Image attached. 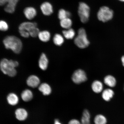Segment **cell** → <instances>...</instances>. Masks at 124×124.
Listing matches in <instances>:
<instances>
[{
	"label": "cell",
	"instance_id": "1",
	"mask_svg": "<svg viewBox=\"0 0 124 124\" xmlns=\"http://www.w3.org/2000/svg\"><path fill=\"white\" fill-rule=\"evenodd\" d=\"M3 43L6 49H10L16 54L20 53L22 48V43L21 40L14 36L6 37Z\"/></svg>",
	"mask_w": 124,
	"mask_h": 124
},
{
	"label": "cell",
	"instance_id": "2",
	"mask_svg": "<svg viewBox=\"0 0 124 124\" xmlns=\"http://www.w3.org/2000/svg\"><path fill=\"white\" fill-rule=\"evenodd\" d=\"M18 64L19 63L16 61L4 58L1 60L0 66L3 73L13 77L16 75L17 72L15 68L18 66Z\"/></svg>",
	"mask_w": 124,
	"mask_h": 124
},
{
	"label": "cell",
	"instance_id": "3",
	"mask_svg": "<svg viewBox=\"0 0 124 124\" xmlns=\"http://www.w3.org/2000/svg\"><path fill=\"white\" fill-rule=\"evenodd\" d=\"M76 45L80 48L83 49L87 47L89 44V42L87 37L85 29L81 28L78 31V35L74 40Z\"/></svg>",
	"mask_w": 124,
	"mask_h": 124
},
{
	"label": "cell",
	"instance_id": "4",
	"mask_svg": "<svg viewBox=\"0 0 124 124\" xmlns=\"http://www.w3.org/2000/svg\"><path fill=\"white\" fill-rule=\"evenodd\" d=\"M114 12L112 10L107 7H101L97 13L98 18L100 21L105 22L113 18Z\"/></svg>",
	"mask_w": 124,
	"mask_h": 124
},
{
	"label": "cell",
	"instance_id": "5",
	"mask_svg": "<svg viewBox=\"0 0 124 124\" xmlns=\"http://www.w3.org/2000/svg\"><path fill=\"white\" fill-rule=\"evenodd\" d=\"M90 8L85 3H80L78 8V14L82 23H85L89 20L90 15Z\"/></svg>",
	"mask_w": 124,
	"mask_h": 124
},
{
	"label": "cell",
	"instance_id": "6",
	"mask_svg": "<svg viewBox=\"0 0 124 124\" xmlns=\"http://www.w3.org/2000/svg\"><path fill=\"white\" fill-rule=\"evenodd\" d=\"M72 79L74 83L79 84L86 81L87 78L84 71L82 70L79 69L74 73L72 75Z\"/></svg>",
	"mask_w": 124,
	"mask_h": 124
},
{
	"label": "cell",
	"instance_id": "7",
	"mask_svg": "<svg viewBox=\"0 0 124 124\" xmlns=\"http://www.w3.org/2000/svg\"><path fill=\"white\" fill-rule=\"evenodd\" d=\"M40 8L43 14L47 16L51 15L53 12L52 4L48 2H43Z\"/></svg>",
	"mask_w": 124,
	"mask_h": 124
},
{
	"label": "cell",
	"instance_id": "8",
	"mask_svg": "<svg viewBox=\"0 0 124 124\" xmlns=\"http://www.w3.org/2000/svg\"><path fill=\"white\" fill-rule=\"evenodd\" d=\"M19 0H7V4L4 10L8 13H12L15 12L16 6Z\"/></svg>",
	"mask_w": 124,
	"mask_h": 124
},
{
	"label": "cell",
	"instance_id": "9",
	"mask_svg": "<svg viewBox=\"0 0 124 124\" xmlns=\"http://www.w3.org/2000/svg\"><path fill=\"white\" fill-rule=\"evenodd\" d=\"M40 83V80L36 76L32 75L29 76L27 80L28 86L31 87L35 88L38 86Z\"/></svg>",
	"mask_w": 124,
	"mask_h": 124
},
{
	"label": "cell",
	"instance_id": "10",
	"mask_svg": "<svg viewBox=\"0 0 124 124\" xmlns=\"http://www.w3.org/2000/svg\"><path fill=\"white\" fill-rule=\"evenodd\" d=\"M24 13L27 19L31 20L33 19L36 15L37 11L34 8L27 7L24 9Z\"/></svg>",
	"mask_w": 124,
	"mask_h": 124
},
{
	"label": "cell",
	"instance_id": "11",
	"mask_svg": "<svg viewBox=\"0 0 124 124\" xmlns=\"http://www.w3.org/2000/svg\"><path fill=\"white\" fill-rule=\"evenodd\" d=\"M37 24L36 23L24 22L22 23L19 26V30H23L29 32L32 29L37 27Z\"/></svg>",
	"mask_w": 124,
	"mask_h": 124
},
{
	"label": "cell",
	"instance_id": "12",
	"mask_svg": "<svg viewBox=\"0 0 124 124\" xmlns=\"http://www.w3.org/2000/svg\"><path fill=\"white\" fill-rule=\"evenodd\" d=\"M48 64V60L47 57L44 53L41 54L39 62L40 68L43 70L47 69Z\"/></svg>",
	"mask_w": 124,
	"mask_h": 124
},
{
	"label": "cell",
	"instance_id": "13",
	"mask_svg": "<svg viewBox=\"0 0 124 124\" xmlns=\"http://www.w3.org/2000/svg\"><path fill=\"white\" fill-rule=\"evenodd\" d=\"M15 113L16 118L20 121L25 120L27 117V111L23 108H18L16 111Z\"/></svg>",
	"mask_w": 124,
	"mask_h": 124
},
{
	"label": "cell",
	"instance_id": "14",
	"mask_svg": "<svg viewBox=\"0 0 124 124\" xmlns=\"http://www.w3.org/2000/svg\"><path fill=\"white\" fill-rule=\"evenodd\" d=\"M39 90L45 95H49L52 91L50 86L46 83H43L40 85L39 86Z\"/></svg>",
	"mask_w": 124,
	"mask_h": 124
},
{
	"label": "cell",
	"instance_id": "15",
	"mask_svg": "<svg viewBox=\"0 0 124 124\" xmlns=\"http://www.w3.org/2000/svg\"><path fill=\"white\" fill-rule=\"evenodd\" d=\"M38 36L42 41L47 42L50 40L51 35L50 33L48 31H40Z\"/></svg>",
	"mask_w": 124,
	"mask_h": 124
},
{
	"label": "cell",
	"instance_id": "16",
	"mask_svg": "<svg viewBox=\"0 0 124 124\" xmlns=\"http://www.w3.org/2000/svg\"><path fill=\"white\" fill-rule=\"evenodd\" d=\"M114 94V91L110 89H105L102 94V97L107 101H109L112 98Z\"/></svg>",
	"mask_w": 124,
	"mask_h": 124
},
{
	"label": "cell",
	"instance_id": "17",
	"mask_svg": "<svg viewBox=\"0 0 124 124\" xmlns=\"http://www.w3.org/2000/svg\"><path fill=\"white\" fill-rule=\"evenodd\" d=\"M103 88V85L100 81L96 80L93 82L92 88L93 91L96 93H99L101 92Z\"/></svg>",
	"mask_w": 124,
	"mask_h": 124
},
{
	"label": "cell",
	"instance_id": "18",
	"mask_svg": "<svg viewBox=\"0 0 124 124\" xmlns=\"http://www.w3.org/2000/svg\"><path fill=\"white\" fill-rule=\"evenodd\" d=\"M104 82L105 84L110 87H114L116 86V80L112 76L108 75L105 77Z\"/></svg>",
	"mask_w": 124,
	"mask_h": 124
},
{
	"label": "cell",
	"instance_id": "19",
	"mask_svg": "<svg viewBox=\"0 0 124 124\" xmlns=\"http://www.w3.org/2000/svg\"><path fill=\"white\" fill-rule=\"evenodd\" d=\"M21 96L23 101L27 102L32 100L33 94L31 91L30 90L26 89L23 91L21 93Z\"/></svg>",
	"mask_w": 124,
	"mask_h": 124
},
{
	"label": "cell",
	"instance_id": "20",
	"mask_svg": "<svg viewBox=\"0 0 124 124\" xmlns=\"http://www.w3.org/2000/svg\"><path fill=\"white\" fill-rule=\"evenodd\" d=\"M90 115L88 110L83 111L81 119V124H90Z\"/></svg>",
	"mask_w": 124,
	"mask_h": 124
},
{
	"label": "cell",
	"instance_id": "21",
	"mask_svg": "<svg viewBox=\"0 0 124 124\" xmlns=\"http://www.w3.org/2000/svg\"><path fill=\"white\" fill-rule=\"evenodd\" d=\"M7 100L9 104L12 105H16L18 101L17 96L14 93H11L8 95Z\"/></svg>",
	"mask_w": 124,
	"mask_h": 124
},
{
	"label": "cell",
	"instance_id": "22",
	"mask_svg": "<svg viewBox=\"0 0 124 124\" xmlns=\"http://www.w3.org/2000/svg\"><path fill=\"white\" fill-rule=\"evenodd\" d=\"M60 25L62 28L68 29L70 28L72 25V20L70 18L60 20Z\"/></svg>",
	"mask_w": 124,
	"mask_h": 124
},
{
	"label": "cell",
	"instance_id": "23",
	"mask_svg": "<svg viewBox=\"0 0 124 124\" xmlns=\"http://www.w3.org/2000/svg\"><path fill=\"white\" fill-rule=\"evenodd\" d=\"M62 33L65 38L67 39H72L75 34V31L71 28L67 30L63 31Z\"/></svg>",
	"mask_w": 124,
	"mask_h": 124
},
{
	"label": "cell",
	"instance_id": "24",
	"mask_svg": "<svg viewBox=\"0 0 124 124\" xmlns=\"http://www.w3.org/2000/svg\"><path fill=\"white\" fill-rule=\"evenodd\" d=\"M71 16L70 12L62 9L59 10L58 13V17L59 19L61 20L65 18H69Z\"/></svg>",
	"mask_w": 124,
	"mask_h": 124
},
{
	"label": "cell",
	"instance_id": "25",
	"mask_svg": "<svg viewBox=\"0 0 124 124\" xmlns=\"http://www.w3.org/2000/svg\"><path fill=\"white\" fill-rule=\"evenodd\" d=\"M54 43L56 46H60L62 44L64 41V39L60 34H56L53 38Z\"/></svg>",
	"mask_w": 124,
	"mask_h": 124
},
{
	"label": "cell",
	"instance_id": "26",
	"mask_svg": "<svg viewBox=\"0 0 124 124\" xmlns=\"http://www.w3.org/2000/svg\"><path fill=\"white\" fill-rule=\"evenodd\" d=\"M94 122L95 124H106L107 120L104 116L99 114L95 116Z\"/></svg>",
	"mask_w": 124,
	"mask_h": 124
},
{
	"label": "cell",
	"instance_id": "27",
	"mask_svg": "<svg viewBox=\"0 0 124 124\" xmlns=\"http://www.w3.org/2000/svg\"><path fill=\"white\" fill-rule=\"evenodd\" d=\"M39 32V30L36 27L32 29L29 32V33L31 36L33 37V38H35V37L38 36Z\"/></svg>",
	"mask_w": 124,
	"mask_h": 124
},
{
	"label": "cell",
	"instance_id": "28",
	"mask_svg": "<svg viewBox=\"0 0 124 124\" xmlns=\"http://www.w3.org/2000/svg\"><path fill=\"white\" fill-rule=\"evenodd\" d=\"M8 28L7 23L5 21L1 20L0 22V29L1 31H7Z\"/></svg>",
	"mask_w": 124,
	"mask_h": 124
},
{
	"label": "cell",
	"instance_id": "29",
	"mask_svg": "<svg viewBox=\"0 0 124 124\" xmlns=\"http://www.w3.org/2000/svg\"><path fill=\"white\" fill-rule=\"evenodd\" d=\"M19 32L21 36L24 38H28L30 36L29 32L23 30H19Z\"/></svg>",
	"mask_w": 124,
	"mask_h": 124
},
{
	"label": "cell",
	"instance_id": "30",
	"mask_svg": "<svg viewBox=\"0 0 124 124\" xmlns=\"http://www.w3.org/2000/svg\"><path fill=\"white\" fill-rule=\"evenodd\" d=\"M68 124H81V123L78 120L76 119H73L70 121Z\"/></svg>",
	"mask_w": 124,
	"mask_h": 124
},
{
	"label": "cell",
	"instance_id": "31",
	"mask_svg": "<svg viewBox=\"0 0 124 124\" xmlns=\"http://www.w3.org/2000/svg\"><path fill=\"white\" fill-rule=\"evenodd\" d=\"M7 3V0H0V5L1 6L4 5Z\"/></svg>",
	"mask_w": 124,
	"mask_h": 124
},
{
	"label": "cell",
	"instance_id": "32",
	"mask_svg": "<svg viewBox=\"0 0 124 124\" xmlns=\"http://www.w3.org/2000/svg\"><path fill=\"white\" fill-rule=\"evenodd\" d=\"M62 124L58 120H55V124Z\"/></svg>",
	"mask_w": 124,
	"mask_h": 124
},
{
	"label": "cell",
	"instance_id": "33",
	"mask_svg": "<svg viewBox=\"0 0 124 124\" xmlns=\"http://www.w3.org/2000/svg\"><path fill=\"white\" fill-rule=\"evenodd\" d=\"M122 61L123 66L124 67V56L122 57Z\"/></svg>",
	"mask_w": 124,
	"mask_h": 124
},
{
	"label": "cell",
	"instance_id": "34",
	"mask_svg": "<svg viewBox=\"0 0 124 124\" xmlns=\"http://www.w3.org/2000/svg\"><path fill=\"white\" fill-rule=\"evenodd\" d=\"M119 0L122 1V2H124V0Z\"/></svg>",
	"mask_w": 124,
	"mask_h": 124
}]
</instances>
